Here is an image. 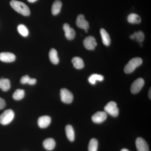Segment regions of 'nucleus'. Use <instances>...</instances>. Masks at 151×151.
Returning a JSON list of instances; mask_svg holds the SVG:
<instances>
[{"mask_svg": "<svg viewBox=\"0 0 151 151\" xmlns=\"http://www.w3.org/2000/svg\"><path fill=\"white\" fill-rule=\"evenodd\" d=\"M77 27L82 29H88L89 28V23L85 19L84 15L80 14L77 17L76 20Z\"/></svg>", "mask_w": 151, "mask_h": 151, "instance_id": "9d476101", "label": "nucleus"}, {"mask_svg": "<svg viewBox=\"0 0 151 151\" xmlns=\"http://www.w3.org/2000/svg\"><path fill=\"white\" fill-rule=\"evenodd\" d=\"M15 59V55L13 53L9 52H3L0 53V60L3 62H13Z\"/></svg>", "mask_w": 151, "mask_h": 151, "instance_id": "f8f14e48", "label": "nucleus"}, {"mask_svg": "<svg viewBox=\"0 0 151 151\" xmlns=\"http://www.w3.org/2000/svg\"><path fill=\"white\" fill-rule=\"evenodd\" d=\"M100 32L103 43L106 46H109L111 44V39L109 34L103 28L101 29Z\"/></svg>", "mask_w": 151, "mask_h": 151, "instance_id": "4468645a", "label": "nucleus"}, {"mask_svg": "<svg viewBox=\"0 0 151 151\" xmlns=\"http://www.w3.org/2000/svg\"><path fill=\"white\" fill-rule=\"evenodd\" d=\"M30 3H34L37 0H27Z\"/></svg>", "mask_w": 151, "mask_h": 151, "instance_id": "c756f323", "label": "nucleus"}, {"mask_svg": "<svg viewBox=\"0 0 151 151\" xmlns=\"http://www.w3.org/2000/svg\"><path fill=\"white\" fill-rule=\"evenodd\" d=\"M85 30V32H88V30H87V29H85V30Z\"/></svg>", "mask_w": 151, "mask_h": 151, "instance_id": "473e14b6", "label": "nucleus"}, {"mask_svg": "<svg viewBox=\"0 0 151 151\" xmlns=\"http://www.w3.org/2000/svg\"><path fill=\"white\" fill-rule=\"evenodd\" d=\"M10 5L15 11L22 15L29 16L30 14L29 8L24 3L15 0H12L10 2Z\"/></svg>", "mask_w": 151, "mask_h": 151, "instance_id": "f257e3e1", "label": "nucleus"}, {"mask_svg": "<svg viewBox=\"0 0 151 151\" xmlns=\"http://www.w3.org/2000/svg\"><path fill=\"white\" fill-rule=\"evenodd\" d=\"M104 79V76L100 74H93L89 76L88 80L91 84H94L97 81H102Z\"/></svg>", "mask_w": 151, "mask_h": 151, "instance_id": "5701e85b", "label": "nucleus"}, {"mask_svg": "<svg viewBox=\"0 0 151 151\" xmlns=\"http://www.w3.org/2000/svg\"><path fill=\"white\" fill-rule=\"evenodd\" d=\"M43 145L44 147L47 150H52L55 147V142L53 139L48 138L44 141Z\"/></svg>", "mask_w": 151, "mask_h": 151, "instance_id": "f3484780", "label": "nucleus"}, {"mask_svg": "<svg viewBox=\"0 0 151 151\" xmlns=\"http://www.w3.org/2000/svg\"><path fill=\"white\" fill-rule=\"evenodd\" d=\"M62 3L60 0H56L52 4V13L53 15H57L60 12L62 7Z\"/></svg>", "mask_w": 151, "mask_h": 151, "instance_id": "2eb2a0df", "label": "nucleus"}, {"mask_svg": "<svg viewBox=\"0 0 151 151\" xmlns=\"http://www.w3.org/2000/svg\"><path fill=\"white\" fill-rule=\"evenodd\" d=\"M121 151H129V150H127V149H122V150H121Z\"/></svg>", "mask_w": 151, "mask_h": 151, "instance_id": "2f4dec72", "label": "nucleus"}, {"mask_svg": "<svg viewBox=\"0 0 151 151\" xmlns=\"http://www.w3.org/2000/svg\"><path fill=\"white\" fill-rule=\"evenodd\" d=\"M136 146L138 151H149L148 145L143 138L139 137L136 139Z\"/></svg>", "mask_w": 151, "mask_h": 151, "instance_id": "6e6552de", "label": "nucleus"}, {"mask_svg": "<svg viewBox=\"0 0 151 151\" xmlns=\"http://www.w3.org/2000/svg\"><path fill=\"white\" fill-rule=\"evenodd\" d=\"M10 82L8 79L7 78H1L0 79V89L3 91H8L10 89Z\"/></svg>", "mask_w": 151, "mask_h": 151, "instance_id": "aec40b11", "label": "nucleus"}, {"mask_svg": "<svg viewBox=\"0 0 151 151\" xmlns=\"http://www.w3.org/2000/svg\"><path fill=\"white\" fill-rule=\"evenodd\" d=\"M14 117V113L11 109L6 110L0 116V123L3 125H8L12 121Z\"/></svg>", "mask_w": 151, "mask_h": 151, "instance_id": "7ed1b4c3", "label": "nucleus"}, {"mask_svg": "<svg viewBox=\"0 0 151 151\" xmlns=\"http://www.w3.org/2000/svg\"><path fill=\"white\" fill-rule=\"evenodd\" d=\"M107 114L105 112L99 111L92 116V120L94 123L100 124L104 122L107 119Z\"/></svg>", "mask_w": 151, "mask_h": 151, "instance_id": "9b49d317", "label": "nucleus"}, {"mask_svg": "<svg viewBox=\"0 0 151 151\" xmlns=\"http://www.w3.org/2000/svg\"><path fill=\"white\" fill-rule=\"evenodd\" d=\"M36 82L37 80L35 78H30L28 84H29V85H35L36 83Z\"/></svg>", "mask_w": 151, "mask_h": 151, "instance_id": "c85d7f7f", "label": "nucleus"}, {"mask_svg": "<svg viewBox=\"0 0 151 151\" xmlns=\"http://www.w3.org/2000/svg\"><path fill=\"white\" fill-rule=\"evenodd\" d=\"M25 96V92L23 89H18L13 95V98L16 100H20L24 98Z\"/></svg>", "mask_w": 151, "mask_h": 151, "instance_id": "b1692460", "label": "nucleus"}, {"mask_svg": "<svg viewBox=\"0 0 151 151\" xmlns=\"http://www.w3.org/2000/svg\"><path fill=\"white\" fill-rule=\"evenodd\" d=\"M60 98L61 101L65 104H70L73 100V95L70 91L65 88L60 90Z\"/></svg>", "mask_w": 151, "mask_h": 151, "instance_id": "39448f33", "label": "nucleus"}, {"mask_svg": "<svg viewBox=\"0 0 151 151\" xmlns=\"http://www.w3.org/2000/svg\"><path fill=\"white\" fill-rule=\"evenodd\" d=\"M84 47L89 50H94L97 45L96 39L93 36L87 37L83 41Z\"/></svg>", "mask_w": 151, "mask_h": 151, "instance_id": "0eeeda50", "label": "nucleus"}, {"mask_svg": "<svg viewBox=\"0 0 151 151\" xmlns=\"http://www.w3.org/2000/svg\"><path fill=\"white\" fill-rule=\"evenodd\" d=\"M151 88H150V90H149V98H150V99H151Z\"/></svg>", "mask_w": 151, "mask_h": 151, "instance_id": "7c9ffc66", "label": "nucleus"}, {"mask_svg": "<svg viewBox=\"0 0 151 151\" xmlns=\"http://www.w3.org/2000/svg\"><path fill=\"white\" fill-rule=\"evenodd\" d=\"M18 31L23 36L27 37L29 34L28 30L24 24L19 25L17 27Z\"/></svg>", "mask_w": 151, "mask_h": 151, "instance_id": "a878e982", "label": "nucleus"}, {"mask_svg": "<svg viewBox=\"0 0 151 151\" xmlns=\"http://www.w3.org/2000/svg\"><path fill=\"white\" fill-rule=\"evenodd\" d=\"M130 38L131 39H136L139 42H142L145 39V35L142 32L139 31L138 32H135L134 34L130 35Z\"/></svg>", "mask_w": 151, "mask_h": 151, "instance_id": "4be33fe9", "label": "nucleus"}, {"mask_svg": "<svg viewBox=\"0 0 151 151\" xmlns=\"http://www.w3.org/2000/svg\"><path fill=\"white\" fill-rule=\"evenodd\" d=\"M105 113H108L113 117H116L119 114V109L117 107V103L113 101L108 103L104 108Z\"/></svg>", "mask_w": 151, "mask_h": 151, "instance_id": "20e7f679", "label": "nucleus"}, {"mask_svg": "<svg viewBox=\"0 0 151 151\" xmlns=\"http://www.w3.org/2000/svg\"><path fill=\"white\" fill-rule=\"evenodd\" d=\"M49 56L52 63L55 65L58 64L59 59L57 51L55 49L52 48L50 50L49 53Z\"/></svg>", "mask_w": 151, "mask_h": 151, "instance_id": "dca6fc26", "label": "nucleus"}, {"mask_svg": "<svg viewBox=\"0 0 151 151\" xmlns=\"http://www.w3.org/2000/svg\"><path fill=\"white\" fill-rule=\"evenodd\" d=\"M72 63L73 66L76 69H80L83 68L84 63L83 59L79 57H75L72 59Z\"/></svg>", "mask_w": 151, "mask_h": 151, "instance_id": "a211bd4d", "label": "nucleus"}, {"mask_svg": "<svg viewBox=\"0 0 151 151\" xmlns=\"http://www.w3.org/2000/svg\"><path fill=\"white\" fill-rule=\"evenodd\" d=\"M65 133L68 139L70 142H73L75 139V134L73 127L68 125L65 127Z\"/></svg>", "mask_w": 151, "mask_h": 151, "instance_id": "6ab92c4d", "label": "nucleus"}, {"mask_svg": "<svg viewBox=\"0 0 151 151\" xmlns=\"http://www.w3.org/2000/svg\"><path fill=\"white\" fill-rule=\"evenodd\" d=\"M51 122V119L50 116H45L40 117L38 120V125L42 129H45L48 127Z\"/></svg>", "mask_w": 151, "mask_h": 151, "instance_id": "ddd939ff", "label": "nucleus"}, {"mask_svg": "<svg viewBox=\"0 0 151 151\" xmlns=\"http://www.w3.org/2000/svg\"><path fill=\"white\" fill-rule=\"evenodd\" d=\"M6 103L5 100L0 97V110H2L5 107Z\"/></svg>", "mask_w": 151, "mask_h": 151, "instance_id": "cd10ccee", "label": "nucleus"}, {"mask_svg": "<svg viewBox=\"0 0 151 151\" xmlns=\"http://www.w3.org/2000/svg\"><path fill=\"white\" fill-rule=\"evenodd\" d=\"M98 142L95 139H92L89 142L88 146V151H97Z\"/></svg>", "mask_w": 151, "mask_h": 151, "instance_id": "393cba45", "label": "nucleus"}, {"mask_svg": "<svg viewBox=\"0 0 151 151\" xmlns=\"http://www.w3.org/2000/svg\"><path fill=\"white\" fill-rule=\"evenodd\" d=\"M142 59L140 58L136 57L132 58L124 68V72L126 73H132L137 68L142 65Z\"/></svg>", "mask_w": 151, "mask_h": 151, "instance_id": "f03ea898", "label": "nucleus"}, {"mask_svg": "<svg viewBox=\"0 0 151 151\" xmlns=\"http://www.w3.org/2000/svg\"><path fill=\"white\" fill-rule=\"evenodd\" d=\"M63 29L65 32V37L68 40H72L75 38L76 32L75 30L67 23H65L63 25Z\"/></svg>", "mask_w": 151, "mask_h": 151, "instance_id": "1a4fd4ad", "label": "nucleus"}, {"mask_svg": "<svg viewBox=\"0 0 151 151\" xmlns=\"http://www.w3.org/2000/svg\"><path fill=\"white\" fill-rule=\"evenodd\" d=\"M145 84V81L142 78H140L135 80L132 84L131 91L132 93L136 94L141 91Z\"/></svg>", "mask_w": 151, "mask_h": 151, "instance_id": "423d86ee", "label": "nucleus"}, {"mask_svg": "<svg viewBox=\"0 0 151 151\" xmlns=\"http://www.w3.org/2000/svg\"><path fill=\"white\" fill-rule=\"evenodd\" d=\"M127 20L129 22L132 24H139L141 22L140 17L137 14L134 13L129 15L127 18Z\"/></svg>", "mask_w": 151, "mask_h": 151, "instance_id": "412c9836", "label": "nucleus"}, {"mask_svg": "<svg viewBox=\"0 0 151 151\" xmlns=\"http://www.w3.org/2000/svg\"><path fill=\"white\" fill-rule=\"evenodd\" d=\"M29 76L28 75H25L24 76H22L20 80L21 83L22 84H28L29 81L30 79Z\"/></svg>", "mask_w": 151, "mask_h": 151, "instance_id": "bb28decb", "label": "nucleus"}]
</instances>
